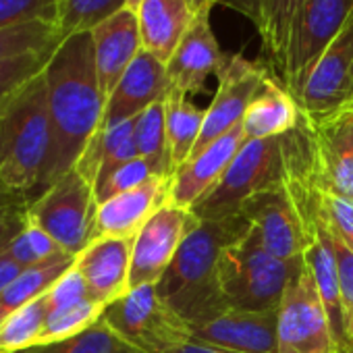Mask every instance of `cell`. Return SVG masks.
<instances>
[{
  "label": "cell",
  "mask_w": 353,
  "mask_h": 353,
  "mask_svg": "<svg viewBox=\"0 0 353 353\" xmlns=\"http://www.w3.org/2000/svg\"><path fill=\"white\" fill-rule=\"evenodd\" d=\"M50 154L40 192L69 172L102 127L106 98L100 90L92 34L69 36L52 54L46 71Z\"/></svg>",
  "instance_id": "6da1fadb"
},
{
  "label": "cell",
  "mask_w": 353,
  "mask_h": 353,
  "mask_svg": "<svg viewBox=\"0 0 353 353\" xmlns=\"http://www.w3.org/2000/svg\"><path fill=\"white\" fill-rule=\"evenodd\" d=\"M250 231L241 214L221 221H198L156 285L160 297L188 324L225 307L219 287V258L227 245Z\"/></svg>",
  "instance_id": "7a4b0ae2"
},
{
  "label": "cell",
  "mask_w": 353,
  "mask_h": 353,
  "mask_svg": "<svg viewBox=\"0 0 353 353\" xmlns=\"http://www.w3.org/2000/svg\"><path fill=\"white\" fill-rule=\"evenodd\" d=\"M5 123V162L0 192L30 196L40 190L50 154V117L44 73L0 106Z\"/></svg>",
  "instance_id": "3957f363"
},
{
  "label": "cell",
  "mask_w": 353,
  "mask_h": 353,
  "mask_svg": "<svg viewBox=\"0 0 353 353\" xmlns=\"http://www.w3.org/2000/svg\"><path fill=\"white\" fill-rule=\"evenodd\" d=\"M301 258L283 260L270 254L258 233L250 231L227 245L219 258V287L227 305L276 312Z\"/></svg>",
  "instance_id": "277c9868"
},
{
  "label": "cell",
  "mask_w": 353,
  "mask_h": 353,
  "mask_svg": "<svg viewBox=\"0 0 353 353\" xmlns=\"http://www.w3.org/2000/svg\"><path fill=\"white\" fill-rule=\"evenodd\" d=\"M287 179L285 135L268 139H248L219 183L202 196L192 212L198 221H221L239 214L241 204L268 188Z\"/></svg>",
  "instance_id": "5b68a950"
},
{
  "label": "cell",
  "mask_w": 353,
  "mask_h": 353,
  "mask_svg": "<svg viewBox=\"0 0 353 353\" xmlns=\"http://www.w3.org/2000/svg\"><path fill=\"white\" fill-rule=\"evenodd\" d=\"M330 314L310 268L301 264L289 281L276 310V353H341Z\"/></svg>",
  "instance_id": "8992f818"
},
{
  "label": "cell",
  "mask_w": 353,
  "mask_h": 353,
  "mask_svg": "<svg viewBox=\"0 0 353 353\" xmlns=\"http://www.w3.org/2000/svg\"><path fill=\"white\" fill-rule=\"evenodd\" d=\"M351 17L353 0H305L303 3L274 69V79H279L293 98H297L312 67Z\"/></svg>",
  "instance_id": "52a82bcc"
},
{
  "label": "cell",
  "mask_w": 353,
  "mask_h": 353,
  "mask_svg": "<svg viewBox=\"0 0 353 353\" xmlns=\"http://www.w3.org/2000/svg\"><path fill=\"white\" fill-rule=\"evenodd\" d=\"M96 190L73 166L28 204V219L44 229L63 252L77 256L92 239Z\"/></svg>",
  "instance_id": "ba28073f"
},
{
  "label": "cell",
  "mask_w": 353,
  "mask_h": 353,
  "mask_svg": "<svg viewBox=\"0 0 353 353\" xmlns=\"http://www.w3.org/2000/svg\"><path fill=\"white\" fill-rule=\"evenodd\" d=\"M102 318L141 353H166L192 339L190 324L160 297L156 285L129 289L106 305Z\"/></svg>",
  "instance_id": "9c48e42d"
},
{
  "label": "cell",
  "mask_w": 353,
  "mask_h": 353,
  "mask_svg": "<svg viewBox=\"0 0 353 353\" xmlns=\"http://www.w3.org/2000/svg\"><path fill=\"white\" fill-rule=\"evenodd\" d=\"M295 100L310 123L353 108V17L312 67Z\"/></svg>",
  "instance_id": "30bf717a"
},
{
  "label": "cell",
  "mask_w": 353,
  "mask_h": 353,
  "mask_svg": "<svg viewBox=\"0 0 353 353\" xmlns=\"http://www.w3.org/2000/svg\"><path fill=\"white\" fill-rule=\"evenodd\" d=\"M239 214L258 233L264 248L283 260L301 258L314 239L287 179L281 185L250 196L241 204Z\"/></svg>",
  "instance_id": "8fae6325"
},
{
  "label": "cell",
  "mask_w": 353,
  "mask_h": 353,
  "mask_svg": "<svg viewBox=\"0 0 353 353\" xmlns=\"http://www.w3.org/2000/svg\"><path fill=\"white\" fill-rule=\"evenodd\" d=\"M305 123L310 129L305 164L310 185L353 202V112Z\"/></svg>",
  "instance_id": "7c38bea8"
},
{
  "label": "cell",
  "mask_w": 353,
  "mask_h": 353,
  "mask_svg": "<svg viewBox=\"0 0 353 353\" xmlns=\"http://www.w3.org/2000/svg\"><path fill=\"white\" fill-rule=\"evenodd\" d=\"M198 225L192 210L166 204L131 239L129 287L158 285L188 233Z\"/></svg>",
  "instance_id": "4fadbf2b"
},
{
  "label": "cell",
  "mask_w": 353,
  "mask_h": 353,
  "mask_svg": "<svg viewBox=\"0 0 353 353\" xmlns=\"http://www.w3.org/2000/svg\"><path fill=\"white\" fill-rule=\"evenodd\" d=\"M216 77L219 88L210 106L206 108L204 127L194 154L225 135L227 131H231L233 127L241 125L248 106L252 104L260 88L266 83L270 73L262 63L250 61L243 54H229L225 67Z\"/></svg>",
  "instance_id": "5bb4252c"
},
{
  "label": "cell",
  "mask_w": 353,
  "mask_h": 353,
  "mask_svg": "<svg viewBox=\"0 0 353 353\" xmlns=\"http://www.w3.org/2000/svg\"><path fill=\"white\" fill-rule=\"evenodd\" d=\"M192 339L237 353H276V312L225 305L190 324Z\"/></svg>",
  "instance_id": "9a60e30c"
},
{
  "label": "cell",
  "mask_w": 353,
  "mask_h": 353,
  "mask_svg": "<svg viewBox=\"0 0 353 353\" xmlns=\"http://www.w3.org/2000/svg\"><path fill=\"white\" fill-rule=\"evenodd\" d=\"M170 202V176H154L143 185L108 198L96 206L92 239H133L141 227ZM90 239V241H92Z\"/></svg>",
  "instance_id": "2e32d148"
},
{
  "label": "cell",
  "mask_w": 353,
  "mask_h": 353,
  "mask_svg": "<svg viewBox=\"0 0 353 353\" xmlns=\"http://www.w3.org/2000/svg\"><path fill=\"white\" fill-rule=\"evenodd\" d=\"M245 141L243 125H237L196 152L170 174V204L192 210V206L219 183Z\"/></svg>",
  "instance_id": "e0dca14e"
},
{
  "label": "cell",
  "mask_w": 353,
  "mask_h": 353,
  "mask_svg": "<svg viewBox=\"0 0 353 353\" xmlns=\"http://www.w3.org/2000/svg\"><path fill=\"white\" fill-rule=\"evenodd\" d=\"M227 57L212 32L210 15H198L166 63L170 88L188 96L204 92L208 77L221 73Z\"/></svg>",
  "instance_id": "ac0fdd59"
},
{
  "label": "cell",
  "mask_w": 353,
  "mask_h": 353,
  "mask_svg": "<svg viewBox=\"0 0 353 353\" xmlns=\"http://www.w3.org/2000/svg\"><path fill=\"white\" fill-rule=\"evenodd\" d=\"M168 92L170 81L166 75V65L148 50H141L108 96L102 127L139 117L152 104L162 102Z\"/></svg>",
  "instance_id": "d6986e66"
},
{
  "label": "cell",
  "mask_w": 353,
  "mask_h": 353,
  "mask_svg": "<svg viewBox=\"0 0 353 353\" xmlns=\"http://www.w3.org/2000/svg\"><path fill=\"white\" fill-rule=\"evenodd\" d=\"M75 268L83 276L90 297L104 307L129 293L131 239L98 237L77 256Z\"/></svg>",
  "instance_id": "ffe728a7"
},
{
  "label": "cell",
  "mask_w": 353,
  "mask_h": 353,
  "mask_svg": "<svg viewBox=\"0 0 353 353\" xmlns=\"http://www.w3.org/2000/svg\"><path fill=\"white\" fill-rule=\"evenodd\" d=\"M90 34L94 44V61L100 90L108 100L127 67L143 50L139 21L133 11L123 9L98 28H94Z\"/></svg>",
  "instance_id": "44dd1931"
},
{
  "label": "cell",
  "mask_w": 353,
  "mask_h": 353,
  "mask_svg": "<svg viewBox=\"0 0 353 353\" xmlns=\"http://www.w3.org/2000/svg\"><path fill=\"white\" fill-rule=\"evenodd\" d=\"M216 3L237 11L256 28L262 42V65L266 69L270 65L274 73L291 26L305 0H216Z\"/></svg>",
  "instance_id": "7402d4cb"
},
{
  "label": "cell",
  "mask_w": 353,
  "mask_h": 353,
  "mask_svg": "<svg viewBox=\"0 0 353 353\" xmlns=\"http://www.w3.org/2000/svg\"><path fill=\"white\" fill-rule=\"evenodd\" d=\"M135 15L143 50L164 65L196 19L188 0H141Z\"/></svg>",
  "instance_id": "603a6c76"
},
{
  "label": "cell",
  "mask_w": 353,
  "mask_h": 353,
  "mask_svg": "<svg viewBox=\"0 0 353 353\" xmlns=\"http://www.w3.org/2000/svg\"><path fill=\"white\" fill-rule=\"evenodd\" d=\"M301 117L297 100L281 85L279 79H274V75H270L248 106L241 125L248 139H268L283 137L297 129Z\"/></svg>",
  "instance_id": "cb8c5ba5"
},
{
  "label": "cell",
  "mask_w": 353,
  "mask_h": 353,
  "mask_svg": "<svg viewBox=\"0 0 353 353\" xmlns=\"http://www.w3.org/2000/svg\"><path fill=\"white\" fill-rule=\"evenodd\" d=\"M135 145V119L117 125H104L88 143L85 152L77 160L75 168L96 188V181L108 170L123 162L137 158Z\"/></svg>",
  "instance_id": "d4e9b609"
},
{
  "label": "cell",
  "mask_w": 353,
  "mask_h": 353,
  "mask_svg": "<svg viewBox=\"0 0 353 353\" xmlns=\"http://www.w3.org/2000/svg\"><path fill=\"white\" fill-rule=\"evenodd\" d=\"M206 108L196 106L188 94L172 90L164 98V123H166V148L172 172L185 164L196 150L204 127Z\"/></svg>",
  "instance_id": "484cf974"
},
{
  "label": "cell",
  "mask_w": 353,
  "mask_h": 353,
  "mask_svg": "<svg viewBox=\"0 0 353 353\" xmlns=\"http://www.w3.org/2000/svg\"><path fill=\"white\" fill-rule=\"evenodd\" d=\"M75 264L73 256H61L46 264L28 268L19 272L3 291H0V324H3L13 312L26 307L38 297L46 295L50 287Z\"/></svg>",
  "instance_id": "4316f807"
},
{
  "label": "cell",
  "mask_w": 353,
  "mask_h": 353,
  "mask_svg": "<svg viewBox=\"0 0 353 353\" xmlns=\"http://www.w3.org/2000/svg\"><path fill=\"white\" fill-rule=\"evenodd\" d=\"M291 190V188H289ZM293 198L297 200L305 221L310 223V229L324 239V243L330 248L336 264V274H339V289H341V314H343V334L347 341V347H353V252L314 214V210L305 204L301 196H297L291 190Z\"/></svg>",
  "instance_id": "83f0119b"
},
{
  "label": "cell",
  "mask_w": 353,
  "mask_h": 353,
  "mask_svg": "<svg viewBox=\"0 0 353 353\" xmlns=\"http://www.w3.org/2000/svg\"><path fill=\"white\" fill-rule=\"evenodd\" d=\"M312 231V229H310ZM314 239L307 245V250L303 252V264L310 268L316 287L322 295V301L330 314V320L334 324V330L341 339V343L347 349V341L343 334V314H341V289H339V274H336V264H334V256L330 252V248L324 243L322 237H318L312 231Z\"/></svg>",
  "instance_id": "f1b7e54d"
},
{
  "label": "cell",
  "mask_w": 353,
  "mask_h": 353,
  "mask_svg": "<svg viewBox=\"0 0 353 353\" xmlns=\"http://www.w3.org/2000/svg\"><path fill=\"white\" fill-rule=\"evenodd\" d=\"M48 320L46 297H38L0 324V353H28L38 347Z\"/></svg>",
  "instance_id": "f546056e"
},
{
  "label": "cell",
  "mask_w": 353,
  "mask_h": 353,
  "mask_svg": "<svg viewBox=\"0 0 353 353\" xmlns=\"http://www.w3.org/2000/svg\"><path fill=\"white\" fill-rule=\"evenodd\" d=\"M135 145L139 158L148 160L160 176L172 174L168 148H166L164 100L152 104L139 117H135Z\"/></svg>",
  "instance_id": "4dcf8cb0"
},
{
  "label": "cell",
  "mask_w": 353,
  "mask_h": 353,
  "mask_svg": "<svg viewBox=\"0 0 353 353\" xmlns=\"http://www.w3.org/2000/svg\"><path fill=\"white\" fill-rule=\"evenodd\" d=\"M67 38L52 21H32L0 30V61L17 59L32 52L57 50Z\"/></svg>",
  "instance_id": "1f68e13d"
},
{
  "label": "cell",
  "mask_w": 353,
  "mask_h": 353,
  "mask_svg": "<svg viewBox=\"0 0 353 353\" xmlns=\"http://www.w3.org/2000/svg\"><path fill=\"white\" fill-rule=\"evenodd\" d=\"M123 9L125 0H59L57 26L65 38L88 34Z\"/></svg>",
  "instance_id": "d6a6232c"
},
{
  "label": "cell",
  "mask_w": 353,
  "mask_h": 353,
  "mask_svg": "<svg viewBox=\"0 0 353 353\" xmlns=\"http://www.w3.org/2000/svg\"><path fill=\"white\" fill-rule=\"evenodd\" d=\"M104 310L106 307L102 303H98L92 297H88V299H83L79 303H73V305H67V307L50 312L38 347L54 345V343L67 341V339L88 330L92 324H96L102 318Z\"/></svg>",
  "instance_id": "836d02e7"
},
{
  "label": "cell",
  "mask_w": 353,
  "mask_h": 353,
  "mask_svg": "<svg viewBox=\"0 0 353 353\" xmlns=\"http://www.w3.org/2000/svg\"><path fill=\"white\" fill-rule=\"evenodd\" d=\"M30 353H141L125 339H121L110 324L100 318L88 330L46 347L32 349Z\"/></svg>",
  "instance_id": "e575fe53"
},
{
  "label": "cell",
  "mask_w": 353,
  "mask_h": 353,
  "mask_svg": "<svg viewBox=\"0 0 353 353\" xmlns=\"http://www.w3.org/2000/svg\"><path fill=\"white\" fill-rule=\"evenodd\" d=\"M13 262H17L23 270L46 264L54 258L69 256L61 250V245L38 225H34L30 219H26L23 229L17 233V237L11 241L9 250L5 252Z\"/></svg>",
  "instance_id": "d590c367"
},
{
  "label": "cell",
  "mask_w": 353,
  "mask_h": 353,
  "mask_svg": "<svg viewBox=\"0 0 353 353\" xmlns=\"http://www.w3.org/2000/svg\"><path fill=\"white\" fill-rule=\"evenodd\" d=\"M57 50L32 52V54L17 57V59L0 61V106L7 104L17 92H21L34 79H38L46 71Z\"/></svg>",
  "instance_id": "8d00e7d4"
},
{
  "label": "cell",
  "mask_w": 353,
  "mask_h": 353,
  "mask_svg": "<svg viewBox=\"0 0 353 353\" xmlns=\"http://www.w3.org/2000/svg\"><path fill=\"white\" fill-rule=\"evenodd\" d=\"M154 176H160L154 166L143 160V158H133L129 162L119 164L117 168L108 170L106 174H102L100 179L96 181V202H104L108 198H114L123 192L135 190L139 185H143L145 181L154 179Z\"/></svg>",
  "instance_id": "74e56055"
},
{
  "label": "cell",
  "mask_w": 353,
  "mask_h": 353,
  "mask_svg": "<svg viewBox=\"0 0 353 353\" xmlns=\"http://www.w3.org/2000/svg\"><path fill=\"white\" fill-rule=\"evenodd\" d=\"M59 0H0V30L32 21L57 23Z\"/></svg>",
  "instance_id": "f35d334b"
},
{
  "label": "cell",
  "mask_w": 353,
  "mask_h": 353,
  "mask_svg": "<svg viewBox=\"0 0 353 353\" xmlns=\"http://www.w3.org/2000/svg\"><path fill=\"white\" fill-rule=\"evenodd\" d=\"M30 198L0 192V254H5L28 219Z\"/></svg>",
  "instance_id": "ab89813d"
},
{
  "label": "cell",
  "mask_w": 353,
  "mask_h": 353,
  "mask_svg": "<svg viewBox=\"0 0 353 353\" xmlns=\"http://www.w3.org/2000/svg\"><path fill=\"white\" fill-rule=\"evenodd\" d=\"M46 297V303H48V314L54 312V310H61V307H67V305H73V303H79L83 299L90 297V291H88V285L83 281V276L79 274V270L75 268V264L50 287V291L44 295Z\"/></svg>",
  "instance_id": "60d3db41"
},
{
  "label": "cell",
  "mask_w": 353,
  "mask_h": 353,
  "mask_svg": "<svg viewBox=\"0 0 353 353\" xmlns=\"http://www.w3.org/2000/svg\"><path fill=\"white\" fill-rule=\"evenodd\" d=\"M166 353H237V351H229V349H223V347H214V345H206L202 341L190 339V341L176 345L174 349H170Z\"/></svg>",
  "instance_id": "b9f144b4"
},
{
  "label": "cell",
  "mask_w": 353,
  "mask_h": 353,
  "mask_svg": "<svg viewBox=\"0 0 353 353\" xmlns=\"http://www.w3.org/2000/svg\"><path fill=\"white\" fill-rule=\"evenodd\" d=\"M19 272H23V268L13 262L7 254H0V291H3Z\"/></svg>",
  "instance_id": "7bdbcfd3"
},
{
  "label": "cell",
  "mask_w": 353,
  "mask_h": 353,
  "mask_svg": "<svg viewBox=\"0 0 353 353\" xmlns=\"http://www.w3.org/2000/svg\"><path fill=\"white\" fill-rule=\"evenodd\" d=\"M188 3L198 17V15H210L212 7L216 5V0H188Z\"/></svg>",
  "instance_id": "ee69618b"
},
{
  "label": "cell",
  "mask_w": 353,
  "mask_h": 353,
  "mask_svg": "<svg viewBox=\"0 0 353 353\" xmlns=\"http://www.w3.org/2000/svg\"><path fill=\"white\" fill-rule=\"evenodd\" d=\"M3 162H5V123H3V114H0V170H3Z\"/></svg>",
  "instance_id": "f6af8a7d"
},
{
  "label": "cell",
  "mask_w": 353,
  "mask_h": 353,
  "mask_svg": "<svg viewBox=\"0 0 353 353\" xmlns=\"http://www.w3.org/2000/svg\"><path fill=\"white\" fill-rule=\"evenodd\" d=\"M125 3H127V9H129V11L137 13V9H139V5H141V0H125Z\"/></svg>",
  "instance_id": "bcb514c9"
},
{
  "label": "cell",
  "mask_w": 353,
  "mask_h": 353,
  "mask_svg": "<svg viewBox=\"0 0 353 353\" xmlns=\"http://www.w3.org/2000/svg\"><path fill=\"white\" fill-rule=\"evenodd\" d=\"M349 112H353V108H351V110H349Z\"/></svg>",
  "instance_id": "7dc6e473"
},
{
  "label": "cell",
  "mask_w": 353,
  "mask_h": 353,
  "mask_svg": "<svg viewBox=\"0 0 353 353\" xmlns=\"http://www.w3.org/2000/svg\"><path fill=\"white\" fill-rule=\"evenodd\" d=\"M28 353H30V351H28Z\"/></svg>",
  "instance_id": "c3c4849f"
}]
</instances>
